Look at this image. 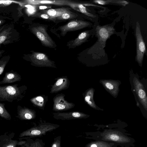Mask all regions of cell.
I'll return each instance as SVG.
<instances>
[{"mask_svg": "<svg viewBox=\"0 0 147 147\" xmlns=\"http://www.w3.org/2000/svg\"><path fill=\"white\" fill-rule=\"evenodd\" d=\"M63 82V79H60L58 80L56 83V85L57 86H59L61 85Z\"/></svg>", "mask_w": 147, "mask_h": 147, "instance_id": "cell-30", "label": "cell"}, {"mask_svg": "<svg viewBox=\"0 0 147 147\" xmlns=\"http://www.w3.org/2000/svg\"><path fill=\"white\" fill-rule=\"evenodd\" d=\"M113 144L100 141H97L90 142L87 144L86 147H112Z\"/></svg>", "mask_w": 147, "mask_h": 147, "instance_id": "cell-19", "label": "cell"}, {"mask_svg": "<svg viewBox=\"0 0 147 147\" xmlns=\"http://www.w3.org/2000/svg\"><path fill=\"white\" fill-rule=\"evenodd\" d=\"M106 86L109 89H112L113 88V86L109 83H107L105 84Z\"/></svg>", "mask_w": 147, "mask_h": 147, "instance_id": "cell-29", "label": "cell"}, {"mask_svg": "<svg viewBox=\"0 0 147 147\" xmlns=\"http://www.w3.org/2000/svg\"><path fill=\"white\" fill-rule=\"evenodd\" d=\"M4 22L5 21L4 20H0V26L2 25L3 24Z\"/></svg>", "mask_w": 147, "mask_h": 147, "instance_id": "cell-34", "label": "cell"}, {"mask_svg": "<svg viewBox=\"0 0 147 147\" xmlns=\"http://www.w3.org/2000/svg\"><path fill=\"white\" fill-rule=\"evenodd\" d=\"M69 8L68 7H62L57 9H42L39 12L48 14L51 17V20L54 22L55 18L58 17L63 13L69 11Z\"/></svg>", "mask_w": 147, "mask_h": 147, "instance_id": "cell-11", "label": "cell"}, {"mask_svg": "<svg viewBox=\"0 0 147 147\" xmlns=\"http://www.w3.org/2000/svg\"><path fill=\"white\" fill-rule=\"evenodd\" d=\"M5 27V26H2L0 28V32L3 29L4 27Z\"/></svg>", "mask_w": 147, "mask_h": 147, "instance_id": "cell-35", "label": "cell"}, {"mask_svg": "<svg viewBox=\"0 0 147 147\" xmlns=\"http://www.w3.org/2000/svg\"><path fill=\"white\" fill-rule=\"evenodd\" d=\"M13 30L11 27L3 29L0 32V46L8 44L13 39Z\"/></svg>", "mask_w": 147, "mask_h": 147, "instance_id": "cell-12", "label": "cell"}, {"mask_svg": "<svg viewBox=\"0 0 147 147\" xmlns=\"http://www.w3.org/2000/svg\"><path fill=\"white\" fill-rule=\"evenodd\" d=\"M102 139L106 141H111L123 144L130 141V139L120 131L112 130L105 131L101 134Z\"/></svg>", "mask_w": 147, "mask_h": 147, "instance_id": "cell-5", "label": "cell"}, {"mask_svg": "<svg viewBox=\"0 0 147 147\" xmlns=\"http://www.w3.org/2000/svg\"><path fill=\"white\" fill-rule=\"evenodd\" d=\"M26 140L25 142L21 147H44L45 143L39 139L34 140L29 137H22Z\"/></svg>", "mask_w": 147, "mask_h": 147, "instance_id": "cell-15", "label": "cell"}, {"mask_svg": "<svg viewBox=\"0 0 147 147\" xmlns=\"http://www.w3.org/2000/svg\"><path fill=\"white\" fill-rule=\"evenodd\" d=\"M25 88L24 86L18 84L0 86V102L20 101L24 96Z\"/></svg>", "mask_w": 147, "mask_h": 147, "instance_id": "cell-1", "label": "cell"}, {"mask_svg": "<svg viewBox=\"0 0 147 147\" xmlns=\"http://www.w3.org/2000/svg\"><path fill=\"white\" fill-rule=\"evenodd\" d=\"M33 17L49 20H51L50 17L48 14L41 13L39 11L35 13L34 15H33Z\"/></svg>", "mask_w": 147, "mask_h": 147, "instance_id": "cell-22", "label": "cell"}, {"mask_svg": "<svg viewBox=\"0 0 147 147\" xmlns=\"http://www.w3.org/2000/svg\"><path fill=\"white\" fill-rule=\"evenodd\" d=\"M115 29L110 26H98L96 29V35L102 46H105L107 40L114 32Z\"/></svg>", "mask_w": 147, "mask_h": 147, "instance_id": "cell-7", "label": "cell"}, {"mask_svg": "<svg viewBox=\"0 0 147 147\" xmlns=\"http://www.w3.org/2000/svg\"><path fill=\"white\" fill-rule=\"evenodd\" d=\"M10 57L9 55L3 57L0 59V75L3 72L5 66L9 62Z\"/></svg>", "mask_w": 147, "mask_h": 147, "instance_id": "cell-21", "label": "cell"}, {"mask_svg": "<svg viewBox=\"0 0 147 147\" xmlns=\"http://www.w3.org/2000/svg\"><path fill=\"white\" fill-rule=\"evenodd\" d=\"M72 115L75 118H78L81 117L80 114L78 112H74L72 113Z\"/></svg>", "mask_w": 147, "mask_h": 147, "instance_id": "cell-28", "label": "cell"}, {"mask_svg": "<svg viewBox=\"0 0 147 147\" xmlns=\"http://www.w3.org/2000/svg\"><path fill=\"white\" fill-rule=\"evenodd\" d=\"M61 136H58L55 137L51 145V147H61Z\"/></svg>", "mask_w": 147, "mask_h": 147, "instance_id": "cell-23", "label": "cell"}, {"mask_svg": "<svg viewBox=\"0 0 147 147\" xmlns=\"http://www.w3.org/2000/svg\"><path fill=\"white\" fill-rule=\"evenodd\" d=\"M5 105L4 103L0 102V116L6 120H10L11 115L5 109Z\"/></svg>", "mask_w": 147, "mask_h": 147, "instance_id": "cell-20", "label": "cell"}, {"mask_svg": "<svg viewBox=\"0 0 147 147\" xmlns=\"http://www.w3.org/2000/svg\"><path fill=\"white\" fill-rule=\"evenodd\" d=\"M29 57L31 60L35 63L46 64L50 62L47 56L43 53L33 51Z\"/></svg>", "mask_w": 147, "mask_h": 147, "instance_id": "cell-14", "label": "cell"}, {"mask_svg": "<svg viewBox=\"0 0 147 147\" xmlns=\"http://www.w3.org/2000/svg\"><path fill=\"white\" fill-rule=\"evenodd\" d=\"M78 16V15L77 14L70 11L55 18L54 22L56 21H65L66 20L73 19L76 18Z\"/></svg>", "mask_w": 147, "mask_h": 147, "instance_id": "cell-18", "label": "cell"}, {"mask_svg": "<svg viewBox=\"0 0 147 147\" xmlns=\"http://www.w3.org/2000/svg\"><path fill=\"white\" fill-rule=\"evenodd\" d=\"M90 35L89 31L87 30L82 32L76 38L67 42V46L69 48H75L86 42Z\"/></svg>", "mask_w": 147, "mask_h": 147, "instance_id": "cell-10", "label": "cell"}, {"mask_svg": "<svg viewBox=\"0 0 147 147\" xmlns=\"http://www.w3.org/2000/svg\"><path fill=\"white\" fill-rule=\"evenodd\" d=\"M4 52V50H0V58L2 56V54Z\"/></svg>", "mask_w": 147, "mask_h": 147, "instance_id": "cell-33", "label": "cell"}, {"mask_svg": "<svg viewBox=\"0 0 147 147\" xmlns=\"http://www.w3.org/2000/svg\"><path fill=\"white\" fill-rule=\"evenodd\" d=\"M21 1L26 4H27L33 6L43 5H53L59 6L67 5L70 6L72 3L74 2L67 0H28Z\"/></svg>", "mask_w": 147, "mask_h": 147, "instance_id": "cell-9", "label": "cell"}, {"mask_svg": "<svg viewBox=\"0 0 147 147\" xmlns=\"http://www.w3.org/2000/svg\"><path fill=\"white\" fill-rule=\"evenodd\" d=\"M36 100L40 102H41L43 101V99L42 97L38 96L36 98Z\"/></svg>", "mask_w": 147, "mask_h": 147, "instance_id": "cell-31", "label": "cell"}, {"mask_svg": "<svg viewBox=\"0 0 147 147\" xmlns=\"http://www.w3.org/2000/svg\"><path fill=\"white\" fill-rule=\"evenodd\" d=\"M139 96L141 98H143L145 97L146 94L144 91L142 89H140L138 91Z\"/></svg>", "mask_w": 147, "mask_h": 147, "instance_id": "cell-26", "label": "cell"}, {"mask_svg": "<svg viewBox=\"0 0 147 147\" xmlns=\"http://www.w3.org/2000/svg\"><path fill=\"white\" fill-rule=\"evenodd\" d=\"M90 99V96H86L85 97V100L87 102L89 101V100Z\"/></svg>", "mask_w": 147, "mask_h": 147, "instance_id": "cell-32", "label": "cell"}, {"mask_svg": "<svg viewBox=\"0 0 147 147\" xmlns=\"http://www.w3.org/2000/svg\"><path fill=\"white\" fill-rule=\"evenodd\" d=\"M90 22L82 20H71L66 24L59 26L58 30L61 31V34L65 36L69 32L80 30L89 26Z\"/></svg>", "mask_w": 147, "mask_h": 147, "instance_id": "cell-4", "label": "cell"}, {"mask_svg": "<svg viewBox=\"0 0 147 147\" xmlns=\"http://www.w3.org/2000/svg\"><path fill=\"white\" fill-rule=\"evenodd\" d=\"M88 103L90 105L92 103L90 101H89L88 102Z\"/></svg>", "mask_w": 147, "mask_h": 147, "instance_id": "cell-36", "label": "cell"}, {"mask_svg": "<svg viewBox=\"0 0 147 147\" xmlns=\"http://www.w3.org/2000/svg\"><path fill=\"white\" fill-rule=\"evenodd\" d=\"M47 28L45 25L37 24L32 27L30 30L39 39L42 45L47 47L54 48L56 45L48 34Z\"/></svg>", "mask_w": 147, "mask_h": 147, "instance_id": "cell-3", "label": "cell"}, {"mask_svg": "<svg viewBox=\"0 0 147 147\" xmlns=\"http://www.w3.org/2000/svg\"><path fill=\"white\" fill-rule=\"evenodd\" d=\"M12 3H23L22 2H16L9 0H0V7H5L11 4Z\"/></svg>", "mask_w": 147, "mask_h": 147, "instance_id": "cell-24", "label": "cell"}, {"mask_svg": "<svg viewBox=\"0 0 147 147\" xmlns=\"http://www.w3.org/2000/svg\"><path fill=\"white\" fill-rule=\"evenodd\" d=\"M21 80V76L17 72L11 70L10 71L6 72L0 84H11L17 82H19Z\"/></svg>", "mask_w": 147, "mask_h": 147, "instance_id": "cell-13", "label": "cell"}, {"mask_svg": "<svg viewBox=\"0 0 147 147\" xmlns=\"http://www.w3.org/2000/svg\"><path fill=\"white\" fill-rule=\"evenodd\" d=\"M56 108L59 110L63 109L65 108V106L63 105L57 104L56 105Z\"/></svg>", "mask_w": 147, "mask_h": 147, "instance_id": "cell-27", "label": "cell"}, {"mask_svg": "<svg viewBox=\"0 0 147 147\" xmlns=\"http://www.w3.org/2000/svg\"><path fill=\"white\" fill-rule=\"evenodd\" d=\"M136 36L137 43L136 57L138 61L140 62L143 59L146 51V47L141 33L140 25L138 22H137L136 24Z\"/></svg>", "mask_w": 147, "mask_h": 147, "instance_id": "cell-8", "label": "cell"}, {"mask_svg": "<svg viewBox=\"0 0 147 147\" xmlns=\"http://www.w3.org/2000/svg\"><path fill=\"white\" fill-rule=\"evenodd\" d=\"M70 6L74 9L80 11L88 17L93 18L96 17L93 14L88 12L87 11L86 8L82 4L74 2L71 4Z\"/></svg>", "mask_w": 147, "mask_h": 147, "instance_id": "cell-17", "label": "cell"}, {"mask_svg": "<svg viewBox=\"0 0 147 147\" xmlns=\"http://www.w3.org/2000/svg\"><path fill=\"white\" fill-rule=\"evenodd\" d=\"M16 117L21 120H30L33 118L34 116L27 109L18 105L17 115Z\"/></svg>", "mask_w": 147, "mask_h": 147, "instance_id": "cell-16", "label": "cell"}, {"mask_svg": "<svg viewBox=\"0 0 147 147\" xmlns=\"http://www.w3.org/2000/svg\"><path fill=\"white\" fill-rule=\"evenodd\" d=\"M59 127V125L50 123L40 124L37 126L33 127L21 133L20 138L24 137L30 138L40 137L45 135L49 132L54 130Z\"/></svg>", "mask_w": 147, "mask_h": 147, "instance_id": "cell-2", "label": "cell"}, {"mask_svg": "<svg viewBox=\"0 0 147 147\" xmlns=\"http://www.w3.org/2000/svg\"><path fill=\"white\" fill-rule=\"evenodd\" d=\"M114 3L125 6L129 2L124 0H111V3Z\"/></svg>", "mask_w": 147, "mask_h": 147, "instance_id": "cell-25", "label": "cell"}, {"mask_svg": "<svg viewBox=\"0 0 147 147\" xmlns=\"http://www.w3.org/2000/svg\"><path fill=\"white\" fill-rule=\"evenodd\" d=\"M14 135L13 132L8 131L0 136V147H16L24 144L26 140H12Z\"/></svg>", "mask_w": 147, "mask_h": 147, "instance_id": "cell-6", "label": "cell"}]
</instances>
